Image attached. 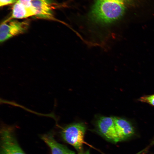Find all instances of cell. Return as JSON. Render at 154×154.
Here are the masks:
<instances>
[{
    "label": "cell",
    "mask_w": 154,
    "mask_h": 154,
    "mask_svg": "<svg viewBox=\"0 0 154 154\" xmlns=\"http://www.w3.org/2000/svg\"><path fill=\"white\" fill-rule=\"evenodd\" d=\"M125 6L124 0H96L88 16L90 27L107 29L122 16Z\"/></svg>",
    "instance_id": "cell-1"
},
{
    "label": "cell",
    "mask_w": 154,
    "mask_h": 154,
    "mask_svg": "<svg viewBox=\"0 0 154 154\" xmlns=\"http://www.w3.org/2000/svg\"><path fill=\"white\" fill-rule=\"evenodd\" d=\"M86 127L82 123H75L65 127L61 132L62 136L68 143L73 146L77 151H82L85 143L84 137Z\"/></svg>",
    "instance_id": "cell-2"
},
{
    "label": "cell",
    "mask_w": 154,
    "mask_h": 154,
    "mask_svg": "<svg viewBox=\"0 0 154 154\" xmlns=\"http://www.w3.org/2000/svg\"><path fill=\"white\" fill-rule=\"evenodd\" d=\"M29 25L28 21H19L5 20L0 27V41L3 42L15 36L25 33Z\"/></svg>",
    "instance_id": "cell-3"
},
{
    "label": "cell",
    "mask_w": 154,
    "mask_h": 154,
    "mask_svg": "<svg viewBox=\"0 0 154 154\" xmlns=\"http://www.w3.org/2000/svg\"><path fill=\"white\" fill-rule=\"evenodd\" d=\"M11 127L4 126L1 131V154H26L19 145Z\"/></svg>",
    "instance_id": "cell-4"
},
{
    "label": "cell",
    "mask_w": 154,
    "mask_h": 154,
    "mask_svg": "<svg viewBox=\"0 0 154 154\" xmlns=\"http://www.w3.org/2000/svg\"><path fill=\"white\" fill-rule=\"evenodd\" d=\"M96 124L99 132L106 139L115 143L119 141L114 117H101L97 120Z\"/></svg>",
    "instance_id": "cell-5"
},
{
    "label": "cell",
    "mask_w": 154,
    "mask_h": 154,
    "mask_svg": "<svg viewBox=\"0 0 154 154\" xmlns=\"http://www.w3.org/2000/svg\"><path fill=\"white\" fill-rule=\"evenodd\" d=\"M31 5L37 17L57 21L53 14V10L55 6L52 0H33Z\"/></svg>",
    "instance_id": "cell-6"
},
{
    "label": "cell",
    "mask_w": 154,
    "mask_h": 154,
    "mask_svg": "<svg viewBox=\"0 0 154 154\" xmlns=\"http://www.w3.org/2000/svg\"><path fill=\"white\" fill-rule=\"evenodd\" d=\"M114 117L116 129L119 141L126 139L134 134V129L129 122L121 118Z\"/></svg>",
    "instance_id": "cell-7"
},
{
    "label": "cell",
    "mask_w": 154,
    "mask_h": 154,
    "mask_svg": "<svg viewBox=\"0 0 154 154\" xmlns=\"http://www.w3.org/2000/svg\"><path fill=\"white\" fill-rule=\"evenodd\" d=\"M35 15L34 9L31 5L26 6L17 1L13 7L11 16L6 20L25 19Z\"/></svg>",
    "instance_id": "cell-8"
},
{
    "label": "cell",
    "mask_w": 154,
    "mask_h": 154,
    "mask_svg": "<svg viewBox=\"0 0 154 154\" xmlns=\"http://www.w3.org/2000/svg\"><path fill=\"white\" fill-rule=\"evenodd\" d=\"M42 139L50 147L52 154H75L73 151L57 142L50 134L43 135Z\"/></svg>",
    "instance_id": "cell-9"
},
{
    "label": "cell",
    "mask_w": 154,
    "mask_h": 154,
    "mask_svg": "<svg viewBox=\"0 0 154 154\" xmlns=\"http://www.w3.org/2000/svg\"><path fill=\"white\" fill-rule=\"evenodd\" d=\"M139 100L154 106V94L142 96L139 98Z\"/></svg>",
    "instance_id": "cell-10"
},
{
    "label": "cell",
    "mask_w": 154,
    "mask_h": 154,
    "mask_svg": "<svg viewBox=\"0 0 154 154\" xmlns=\"http://www.w3.org/2000/svg\"><path fill=\"white\" fill-rule=\"evenodd\" d=\"M16 1L15 0H0V6H4L15 3Z\"/></svg>",
    "instance_id": "cell-11"
},
{
    "label": "cell",
    "mask_w": 154,
    "mask_h": 154,
    "mask_svg": "<svg viewBox=\"0 0 154 154\" xmlns=\"http://www.w3.org/2000/svg\"><path fill=\"white\" fill-rule=\"evenodd\" d=\"M33 0H18V1L23 5L28 7L31 6V2Z\"/></svg>",
    "instance_id": "cell-12"
},
{
    "label": "cell",
    "mask_w": 154,
    "mask_h": 154,
    "mask_svg": "<svg viewBox=\"0 0 154 154\" xmlns=\"http://www.w3.org/2000/svg\"><path fill=\"white\" fill-rule=\"evenodd\" d=\"M78 154H91L90 151L88 150L85 151H82L79 152Z\"/></svg>",
    "instance_id": "cell-13"
}]
</instances>
